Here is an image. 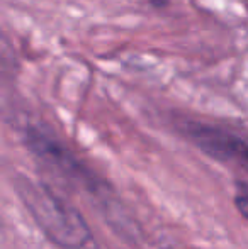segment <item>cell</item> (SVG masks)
Masks as SVG:
<instances>
[{
    "mask_svg": "<svg viewBox=\"0 0 248 249\" xmlns=\"http://www.w3.org/2000/svg\"><path fill=\"white\" fill-rule=\"evenodd\" d=\"M235 205H236V209H238V212L248 220V194H247V192L236 195V197H235Z\"/></svg>",
    "mask_w": 248,
    "mask_h": 249,
    "instance_id": "4",
    "label": "cell"
},
{
    "mask_svg": "<svg viewBox=\"0 0 248 249\" xmlns=\"http://www.w3.org/2000/svg\"><path fill=\"white\" fill-rule=\"evenodd\" d=\"M152 3L153 5H165L167 0H152Z\"/></svg>",
    "mask_w": 248,
    "mask_h": 249,
    "instance_id": "5",
    "label": "cell"
},
{
    "mask_svg": "<svg viewBox=\"0 0 248 249\" xmlns=\"http://www.w3.org/2000/svg\"><path fill=\"white\" fill-rule=\"evenodd\" d=\"M26 148L50 170H53L63 180L73 183V187L87 188L95 192L97 178L90 171L83 168V164L76 160L63 142L58 141L53 134L43 131L39 127H27L24 132Z\"/></svg>",
    "mask_w": 248,
    "mask_h": 249,
    "instance_id": "2",
    "label": "cell"
},
{
    "mask_svg": "<svg viewBox=\"0 0 248 249\" xmlns=\"http://www.w3.org/2000/svg\"><path fill=\"white\" fill-rule=\"evenodd\" d=\"M14 190L50 243L61 249H82L92 239L85 217L50 185L22 175L14 178Z\"/></svg>",
    "mask_w": 248,
    "mask_h": 249,
    "instance_id": "1",
    "label": "cell"
},
{
    "mask_svg": "<svg viewBox=\"0 0 248 249\" xmlns=\"http://www.w3.org/2000/svg\"><path fill=\"white\" fill-rule=\"evenodd\" d=\"M186 132L202 153L221 163L238 164L248 171V131L211 124H187Z\"/></svg>",
    "mask_w": 248,
    "mask_h": 249,
    "instance_id": "3",
    "label": "cell"
}]
</instances>
